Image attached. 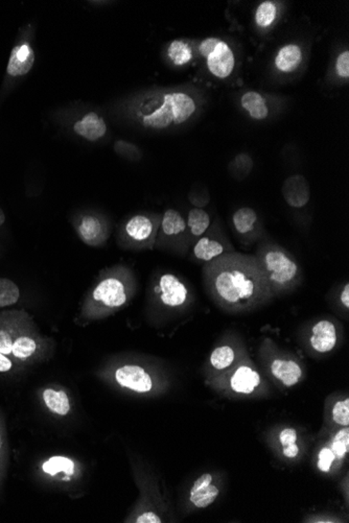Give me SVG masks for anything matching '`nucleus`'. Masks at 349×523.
<instances>
[{
  "instance_id": "nucleus-1",
  "label": "nucleus",
  "mask_w": 349,
  "mask_h": 523,
  "mask_svg": "<svg viewBox=\"0 0 349 523\" xmlns=\"http://www.w3.org/2000/svg\"><path fill=\"white\" fill-rule=\"evenodd\" d=\"M205 273L214 296L227 307H250L271 291L256 257L223 254L207 263Z\"/></svg>"
},
{
  "instance_id": "nucleus-2",
  "label": "nucleus",
  "mask_w": 349,
  "mask_h": 523,
  "mask_svg": "<svg viewBox=\"0 0 349 523\" xmlns=\"http://www.w3.org/2000/svg\"><path fill=\"white\" fill-rule=\"evenodd\" d=\"M150 104L140 110L138 116L144 126L156 130L185 124L197 110L193 97L185 92L163 94Z\"/></svg>"
},
{
  "instance_id": "nucleus-3",
  "label": "nucleus",
  "mask_w": 349,
  "mask_h": 523,
  "mask_svg": "<svg viewBox=\"0 0 349 523\" xmlns=\"http://www.w3.org/2000/svg\"><path fill=\"white\" fill-rule=\"evenodd\" d=\"M256 258L268 279L271 289H287L299 278L300 269L297 263L281 249H266Z\"/></svg>"
},
{
  "instance_id": "nucleus-4",
  "label": "nucleus",
  "mask_w": 349,
  "mask_h": 523,
  "mask_svg": "<svg viewBox=\"0 0 349 523\" xmlns=\"http://www.w3.org/2000/svg\"><path fill=\"white\" fill-rule=\"evenodd\" d=\"M200 54L206 59L208 70L218 79L232 75L236 65L234 52L221 39L207 38L199 45Z\"/></svg>"
},
{
  "instance_id": "nucleus-5",
  "label": "nucleus",
  "mask_w": 349,
  "mask_h": 523,
  "mask_svg": "<svg viewBox=\"0 0 349 523\" xmlns=\"http://www.w3.org/2000/svg\"><path fill=\"white\" fill-rule=\"evenodd\" d=\"M46 350V344L43 339L37 334L36 330L26 322L22 326L14 341L11 359L19 365L32 363L42 356Z\"/></svg>"
},
{
  "instance_id": "nucleus-6",
  "label": "nucleus",
  "mask_w": 349,
  "mask_h": 523,
  "mask_svg": "<svg viewBox=\"0 0 349 523\" xmlns=\"http://www.w3.org/2000/svg\"><path fill=\"white\" fill-rule=\"evenodd\" d=\"M93 301L102 310H118L128 301L126 282L118 277L106 278L93 291Z\"/></svg>"
},
{
  "instance_id": "nucleus-7",
  "label": "nucleus",
  "mask_w": 349,
  "mask_h": 523,
  "mask_svg": "<svg viewBox=\"0 0 349 523\" xmlns=\"http://www.w3.org/2000/svg\"><path fill=\"white\" fill-rule=\"evenodd\" d=\"M114 379L120 387L138 394H148L154 388L152 376L138 365H124L114 372Z\"/></svg>"
},
{
  "instance_id": "nucleus-8",
  "label": "nucleus",
  "mask_w": 349,
  "mask_h": 523,
  "mask_svg": "<svg viewBox=\"0 0 349 523\" xmlns=\"http://www.w3.org/2000/svg\"><path fill=\"white\" fill-rule=\"evenodd\" d=\"M28 321L23 312H6L0 314V353L11 357L14 341Z\"/></svg>"
},
{
  "instance_id": "nucleus-9",
  "label": "nucleus",
  "mask_w": 349,
  "mask_h": 523,
  "mask_svg": "<svg viewBox=\"0 0 349 523\" xmlns=\"http://www.w3.org/2000/svg\"><path fill=\"white\" fill-rule=\"evenodd\" d=\"M157 293L161 302L167 307L176 308L185 305L189 291L185 284L175 275L164 274L159 278Z\"/></svg>"
},
{
  "instance_id": "nucleus-10",
  "label": "nucleus",
  "mask_w": 349,
  "mask_h": 523,
  "mask_svg": "<svg viewBox=\"0 0 349 523\" xmlns=\"http://www.w3.org/2000/svg\"><path fill=\"white\" fill-rule=\"evenodd\" d=\"M283 199L287 205L293 208H302L307 205L311 199V190L309 184L303 175H294L283 182Z\"/></svg>"
},
{
  "instance_id": "nucleus-11",
  "label": "nucleus",
  "mask_w": 349,
  "mask_h": 523,
  "mask_svg": "<svg viewBox=\"0 0 349 523\" xmlns=\"http://www.w3.org/2000/svg\"><path fill=\"white\" fill-rule=\"evenodd\" d=\"M337 341L338 336L336 326L330 321H320L312 328L310 344L318 353H328L334 350Z\"/></svg>"
},
{
  "instance_id": "nucleus-12",
  "label": "nucleus",
  "mask_w": 349,
  "mask_h": 523,
  "mask_svg": "<svg viewBox=\"0 0 349 523\" xmlns=\"http://www.w3.org/2000/svg\"><path fill=\"white\" fill-rule=\"evenodd\" d=\"M220 491L216 486L212 485V475L202 474L194 483L189 493V500L198 508H205L216 502Z\"/></svg>"
},
{
  "instance_id": "nucleus-13",
  "label": "nucleus",
  "mask_w": 349,
  "mask_h": 523,
  "mask_svg": "<svg viewBox=\"0 0 349 523\" xmlns=\"http://www.w3.org/2000/svg\"><path fill=\"white\" fill-rule=\"evenodd\" d=\"M35 54L28 43H22L14 47L10 57L7 71L12 77L26 75L34 66Z\"/></svg>"
},
{
  "instance_id": "nucleus-14",
  "label": "nucleus",
  "mask_w": 349,
  "mask_h": 523,
  "mask_svg": "<svg viewBox=\"0 0 349 523\" xmlns=\"http://www.w3.org/2000/svg\"><path fill=\"white\" fill-rule=\"evenodd\" d=\"M73 131L86 140L95 142L105 136L107 133V124L95 112H89L82 120L75 122Z\"/></svg>"
},
{
  "instance_id": "nucleus-15",
  "label": "nucleus",
  "mask_w": 349,
  "mask_h": 523,
  "mask_svg": "<svg viewBox=\"0 0 349 523\" xmlns=\"http://www.w3.org/2000/svg\"><path fill=\"white\" fill-rule=\"evenodd\" d=\"M43 404L48 412L57 417H66L71 412V401L64 389L48 387L41 394Z\"/></svg>"
},
{
  "instance_id": "nucleus-16",
  "label": "nucleus",
  "mask_w": 349,
  "mask_h": 523,
  "mask_svg": "<svg viewBox=\"0 0 349 523\" xmlns=\"http://www.w3.org/2000/svg\"><path fill=\"white\" fill-rule=\"evenodd\" d=\"M261 375L248 365H240L232 374L230 386L232 391L238 394L249 395L261 385Z\"/></svg>"
},
{
  "instance_id": "nucleus-17",
  "label": "nucleus",
  "mask_w": 349,
  "mask_h": 523,
  "mask_svg": "<svg viewBox=\"0 0 349 523\" xmlns=\"http://www.w3.org/2000/svg\"><path fill=\"white\" fill-rule=\"evenodd\" d=\"M271 373L287 388L297 385L302 377L301 367L292 359H275L271 363Z\"/></svg>"
},
{
  "instance_id": "nucleus-18",
  "label": "nucleus",
  "mask_w": 349,
  "mask_h": 523,
  "mask_svg": "<svg viewBox=\"0 0 349 523\" xmlns=\"http://www.w3.org/2000/svg\"><path fill=\"white\" fill-rule=\"evenodd\" d=\"M302 62V50L297 44H287L281 47L275 57V67L281 73H293Z\"/></svg>"
},
{
  "instance_id": "nucleus-19",
  "label": "nucleus",
  "mask_w": 349,
  "mask_h": 523,
  "mask_svg": "<svg viewBox=\"0 0 349 523\" xmlns=\"http://www.w3.org/2000/svg\"><path fill=\"white\" fill-rule=\"evenodd\" d=\"M82 240L91 246H97L104 240V228L101 220L93 216H86L79 225Z\"/></svg>"
},
{
  "instance_id": "nucleus-20",
  "label": "nucleus",
  "mask_w": 349,
  "mask_h": 523,
  "mask_svg": "<svg viewBox=\"0 0 349 523\" xmlns=\"http://www.w3.org/2000/svg\"><path fill=\"white\" fill-rule=\"evenodd\" d=\"M153 231L154 225L152 220L142 214L133 216L126 225V233L134 242H146L152 236Z\"/></svg>"
},
{
  "instance_id": "nucleus-21",
  "label": "nucleus",
  "mask_w": 349,
  "mask_h": 523,
  "mask_svg": "<svg viewBox=\"0 0 349 523\" xmlns=\"http://www.w3.org/2000/svg\"><path fill=\"white\" fill-rule=\"evenodd\" d=\"M240 104L253 120H264L268 117L269 108L266 99L258 92L248 91L243 94Z\"/></svg>"
},
{
  "instance_id": "nucleus-22",
  "label": "nucleus",
  "mask_w": 349,
  "mask_h": 523,
  "mask_svg": "<svg viewBox=\"0 0 349 523\" xmlns=\"http://www.w3.org/2000/svg\"><path fill=\"white\" fill-rule=\"evenodd\" d=\"M43 472L55 477L57 475H63L64 477H75L77 472V466L73 459L63 455L50 457L48 461L42 465Z\"/></svg>"
},
{
  "instance_id": "nucleus-23",
  "label": "nucleus",
  "mask_w": 349,
  "mask_h": 523,
  "mask_svg": "<svg viewBox=\"0 0 349 523\" xmlns=\"http://www.w3.org/2000/svg\"><path fill=\"white\" fill-rule=\"evenodd\" d=\"M225 252V248L221 243L212 240L209 237H203L198 240L194 248V255L196 258L204 263H209L218 258Z\"/></svg>"
},
{
  "instance_id": "nucleus-24",
  "label": "nucleus",
  "mask_w": 349,
  "mask_h": 523,
  "mask_svg": "<svg viewBox=\"0 0 349 523\" xmlns=\"http://www.w3.org/2000/svg\"><path fill=\"white\" fill-rule=\"evenodd\" d=\"M167 56L173 64L183 66L191 62L193 59V50L191 45L185 41L173 40L167 48Z\"/></svg>"
},
{
  "instance_id": "nucleus-25",
  "label": "nucleus",
  "mask_w": 349,
  "mask_h": 523,
  "mask_svg": "<svg viewBox=\"0 0 349 523\" xmlns=\"http://www.w3.org/2000/svg\"><path fill=\"white\" fill-rule=\"evenodd\" d=\"M234 228L240 234L245 235L250 233L254 229L257 222V214L254 210L249 207H243L236 210L232 216Z\"/></svg>"
},
{
  "instance_id": "nucleus-26",
  "label": "nucleus",
  "mask_w": 349,
  "mask_h": 523,
  "mask_svg": "<svg viewBox=\"0 0 349 523\" xmlns=\"http://www.w3.org/2000/svg\"><path fill=\"white\" fill-rule=\"evenodd\" d=\"M162 230L165 235H178L187 230V222L177 210L169 209L162 218Z\"/></svg>"
},
{
  "instance_id": "nucleus-27",
  "label": "nucleus",
  "mask_w": 349,
  "mask_h": 523,
  "mask_svg": "<svg viewBox=\"0 0 349 523\" xmlns=\"http://www.w3.org/2000/svg\"><path fill=\"white\" fill-rule=\"evenodd\" d=\"M187 226L194 236H202L209 228V214L201 208H194L189 211Z\"/></svg>"
},
{
  "instance_id": "nucleus-28",
  "label": "nucleus",
  "mask_w": 349,
  "mask_h": 523,
  "mask_svg": "<svg viewBox=\"0 0 349 523\" xmlns=\"http://www.w3.org/2000/svg\"><path fill=\"white\" fill-rule=\"evenodd\" d=\"M234 359H236V352L234 349L225 345V346L218 347L212 351L210 355V365L218 371H221L230 367L234 363Z\"/></svg>"
},
{
  "instance_id": "nucleus-29",
  "label": "nucleus",
  "mask_w": 349,
  "mask_h": 523,
  "mask_svg": "<svg viewBox=\"0 0 349 523\" xmlns=\"http://www.w3.org/2000/svg\"><path fill=\"white\" fill-rule=\"evenodd\" d=\"M20 298L19 287L12 280L0 278V307L14 305Z\"/></svg>"
},
{
  "instance_id": "nucleus-30",
  "label": "nucleus",
  "mask_w": 349,
  "mask_h": 523,
  "mask_svg": "<svg viewBox=\"0 0 349 523\" xmlns=\"http://www.w3.org/2000/svg\"><path fill=\"white\" fill-rule=\"evenodd\" d=\"M277 17V7L272 1L261 3L255 12V22L261 28H267L274 23Z\"/></svg>"
},
{
  "instance_id": "nucleus-31",
  "label": "nucleus",
  "mask_w": 349,
  "mask_h": 523,
  "mask_svg": "<svg viewBox=\"0 0 349 523\" xmlns=\"http://www.w3.org/2000/svg\"><path fill=\"white\" fill-rule=\"evenodd\" d=\"M8 463H9V446H8L7 432L5 421L0 414V490L3 488L6 475H7Z\"/></svg>"
},
{
  "instance_id": "nucleus-32",
  "label": "nucleus",
  "mask_w": 349,
  "mask_h": 523,
  "mask_svg": "<svg viewBox=\"0 0 349 523\" xmlns=\"http://www.w3.org/2000/svg\"><path fill=\"white\" fill-rule=\"evenodd\" d=\"M279 442L283 446V453L287 459H294L299 453L297 445V432L294 428H285L279 434Z\"/></svg>"
},
{
  "instance_id": "nucleus-33",
  "label": "nucleus",
  "mask_w": 349,
  "mask_h": 523,
  "mask_svg": "<svg viewBox=\"0 0 349 523\" xmlns=\"http://www.w3.org/2000/svg\"><path fill=\"white\" fill-rule=\"evenodd\" d=\"M253 161L251 157L247 154H240L230 163L229 171L232 177L236 180H243L251 173Z\"/></svg>"
},
{
  "instance_id": "nucleus-34",
  "label": "nucleus",
  "mask_w": 349,
  "mask_h": 523,
  "mask_svg": "<svg viewBox=\"0 0 349 523\" xmlns=\"http://www.w3.org/2000/svg\"><path fill=\"white\" fill-rule=\"evenodd\" d=\"M332 450L334 451L336 459H343L349 453V430L344 427L334 435L332 440Z\"/></svg>"
},
{
  "instance_id": "nucleus-35",
  "label": "nucleus",
  "mask_w": 349,
  "mask_h": 523,
  "mask_svg": "<svg viewBox=\"0 0 349 523\" xmlns=\"http://www.w3.org/2000/svg\"><path fill=\"white\" fill-rule=\"evenodd\" d=\"M114 151H115L116 154L120 155L126 160L138 161L142 159V153L138 150V146L130 144L128 141H116L115 144H114Z\"/></svg>"
},
{
  "instance_id": "nucleus-36",
  "label": "nucleus",
  "mask_w": 349,
  "mask_h": 523,
  "mask_svg": "<svg viewBox=\"0 0 349 523\" xmlns=\"http://www.w3.org/2000/svg\"><path fill=\"white\" fill-rule=\"evenodd\" d=\"M332 419L337 424L348 427L349 425V399L337 402L332 408Z\"/></svg>"
},
{
  "instance_id": "nucleus-37",
  "label": "nucleus",
  "mask_w": 349,
  "mask_h": 523,
  "mask_svg": "<svg viewBox=\"0 0 349 523\" xmlns=\"http://www.w3.org/2000/svg\"><path fill=\"white\" fill-rule=\"evenodd\" d=\"M334 461H336V455H334V451L332 450V448L324 447L318 455V468H319L320 471L328 473Z\"/></svg>"
},
{
  "instance_id": "nucleus-38",
  "label": "nucleus",
  "mask_w": 349,
  "mask_h": 523,
  "mask_svg": "<svg viewBox=\"0 0 349 523\" xmlns=\"http://www.w3.org/2000/svg\"><path fill=\"white\" fill-rule=\"evenodd\" d=\"M336 70L339 77H343V79H348L349 77V52L345 50V52L341 53L337 58L336 62Z\"/></svg>"
},
{
  "instance_id": "nucleus-39",
  "label": "nucleus",
  "mask_w": 349,
  "mask_h": 523,
  "mask_svg": "<svg viewBox=\"0 0 349 523\" xmlns=\"http://www.w3.org/2000/svg\"><path fill=\"white\" fill-rule=\"evenodd\" d=\"M136 523H160L162 522V519L154 512H144L136 517Z\"/></svg>"
},
{
  "instance_id": "nucleus-40",
  "label": "nucleus",
  "mask_w": 349,
  "mask_h": 523,
  "mask_svg": "<svg viewBox=\"0 0 349 523\" xmlns=\"http://www.w3.org/2000/svg\"><path fill=\"white\" fill-rule=\"evenodd\" d=\"M15 361L11 359V357L7 356V355L0 353V373H8L11 372L14 369Z\"/></svg>"
},
{
  "instance_id": "nucleus-41",
  "label": "nucleus",
  "mask_w": 349,
  "mask_h": 523,
  "mask_svg": "<svg viewBox=\"0 0 349 523\" xmlns=\"http://www.w3.org/2000/svg\"><path fill=\"white\" fill-rule=\"evenodd\" d=\"M341 303L345 306L346 310L349 308V284H345V287H343L342 293L340 296Z\"/></svg>"
},
{
  "instance_id": "nucleus-42",
  "label": "nucleus",
  "mask_w": 349,
  "mask_h": 523,
  "mask_svg": "<svg viewBox=\"0 0 349 523\" xmlns=\"http://www.w3.org/2000/svg\"><path fill=\"white\" fill-rule=\"evenodd\" d=\"M6 220V216L5 212H3V210L0 208V227L3 226V222H5Z\"/></svg>"
}]
</instances>
